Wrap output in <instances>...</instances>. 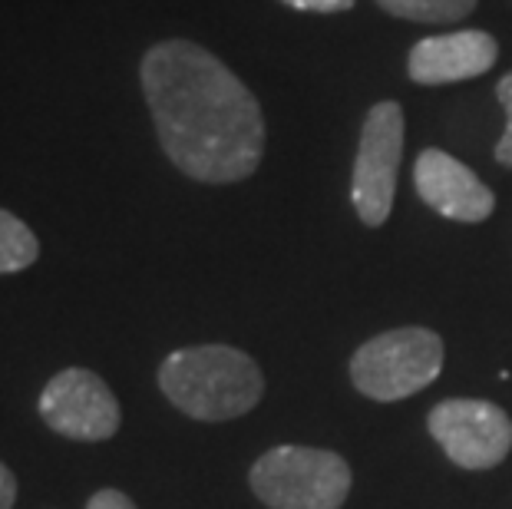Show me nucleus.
<instances>
[{"label": "nucleus", "instance_id": "1", "mask_svg": "<svg viewBox=\"0 0 512 509\" xmlns=\"http://www.w3.org/2000/svg\"><path fill=\"white\" fill-rule=\"evenodd\" d=\"M139 83L159 146L182 176L232 186L265 159V113L225 63L192 40H159L143 53Z\"/></svg>", "mask_w": 512, "mask_h": 509}, {"label": "nucleus", "instance_id": "2", "mask_svg": "<svg viewBox=\"0 0 512 509\" xmlns=\"http://www.w3.org/2000/svg\"><path fill=\"white\" fill-rule=\"evenodd\" d=\"M156 381L172 407L202 424L245 417L265 397V374L258 361L228 344L172 351L159 364Z\"/></svg>", "mask_w": 512, "mask_h": 509}, {"label": "nucleus", "instance_id": "3", "mask_svg": "<svg viewBox=\"0 0 512 509\" xmlns=\"http://www.w3.org/2000/svg\"><path fill=\"white\" fill-rule=\"evenodd\" d=\"M248 486L268 509H341L351 496L354 473L334 450L281 443L252 463Z\"/></svg>", "mask_w": 512, "mask_h": 509}, {"label": "nucleus", "instance_id": "4", "mask_svg": "<svg viewBox=\"0 0 512 509\" xmlns=\"http://www.w3.org/2000/svg\"><path fill=\"white\" fill-rule=\"evenodd\" d=\"M443 338L437 331L407 324L364 341L351 357V381L377 404H397L427 391L443 371Z\"/></svg>", "mask_w": 512, "mask_h": 509}, {"label": "nucleus", "instance_id": "5", "mask_svg": "<svg viewBox=\"0 0 512 509\" xmlns=\"http://www.w3.org/2000/svg\"><path fill=\"white\" fill-rule=\"evenodd\" d=\"M403 143H407L403 106L397 100L370 106L361 126V143H357L354 176H351L354 212L367 229L387 225L390 212H394Z\"/></svg>", "mask_w": 512, "mask_h": 509}, {"label": "nucleus", "instance_id": "6", "mask_svg": "<svg viewBox=\"0 0 512 509\" xmlns=\"http://www.w3.org/2000/svg\"><path fill=\"white\" fill-rule=\"evenodd\" d=\"M427 430L460 470H493L512 453V417L493 400H440L427 414Z\"/></svg>", "mask_w": 512, "mask_h": 509}, {"label": "nucleus", "instance_id": "7", "mask_svg": "<svg viewBox=\"0 0 512 509\" xmlns=\"http://www.w3.org/2000/svg\"><path fill=\"white\" fill-rule=\"evenodd\" d=\"M37 414L53 433L80 443L110 440L123 424V410L110 384L86 367H67L53 374L37 397Z\"/></svg>", "mask_w": 512, "mask_h": 509}, {"label": "nucleus", "instance_id": "8", "mask_svg": "<svg viewBox=\"0 0 512 509\" xmlns=\"http://www.w3.org/2000/svg\"><path fill=\"white\" fill-rule=\"evenodd\" d=\"M417 196L450 222H486L496 212V196L476 172L443 149H423L413 162Z\"/></svg>", "mask_w": 512, "mask_h": 509}, {"label": "nucleus", "instance_id": "9", "mask_svg": "<svg viewBox=\"0 0 512 509\" xmlns=\"http://www.w3.org/2000/svg\"><path fill=\"white\" fill-rule=\"evenodd\" d=\"M499 43L486 30L423 37L407 53V77L420 86H446L483 77L496 67Z\"/></svg>", "mask_w": 512, "mask_h": 509}, {"label": "nucleus", "instance_id": "10", "mask_svg": "<svg viewBox=\"0 0 512 509\" xmlns=\"http://www.w3.org/2000/svg\"><path fill=\"white\" fill-rule=\"evenodd\" d=\"M40 258V238L14 212L0 209V275L27 272Z\"/></svg>", "mask_w": 512, "mask_h": 509}, {"label": "nucleus", "instance_id": "11", "mask_svg": "<svg viewBox=\"0 0 512 509\" xmlns=\"http://www.w3.org/2000/svg\"><path fill=\"white\" fill-rule=\"evenodd\" d=\"M479 0H377L390 17L413 24H460L476 10Z\"/></svg>", "mask_w": 512, "mask_h": 509}, {"label": "nucleus", "instance_id": "12", "mask_svg": "<svg viewBox=\"0 0 512 509\" xmlns=\"http://www.w3.org/2000/svg\"><path fill=\"white\" fill-rule=\"evenodd\" d=\"M496 100L506 113V129H503V136H499L493 156L503 169H512V70L496 83Z\"/></svg>", "mask_w": 512, "mask_h": 509}, {"label": "nucleus", "instance_id": "13", "mask_svg": "<svg viewBox=\"0 0 512 509\" xmlns=\"http://www.w3.org/2000/svg\"><path fill=\"white\" fill-rule=\"evenodd\" d=\"M281 4L294 10H308V14H344L357 0H281Z\"/></svg>", "mask_w": 512, "mask_h": 509}, {"label": "nucleus", "instance_id": "14", "mask_svg": "<svg viewBox=\"0 0 512 509\" xmlns=\"http://www.w3.org/2000/svg\"><path fill=\"white\" fill-rule=\"evenodd\" d=\"M86 509H139L123 490H113V486H103L96 490L90 500H86Z\"/></svg>", "mask_w": 512, "mask_h": 509}, {"label": "nucleus", "instance_id": "15", "mask_svg": "<svg viewBox=\"0 0 512 509\" xmlns=\"http://www.w3.org/2000/svg\"><path fill=\"white\" fill-rule=\"evenodd\" d=\"M17 503V476L0 460V509H14Z\"/></svg>", "mask_w": 512, "mask_h": 509}]
</instances>
